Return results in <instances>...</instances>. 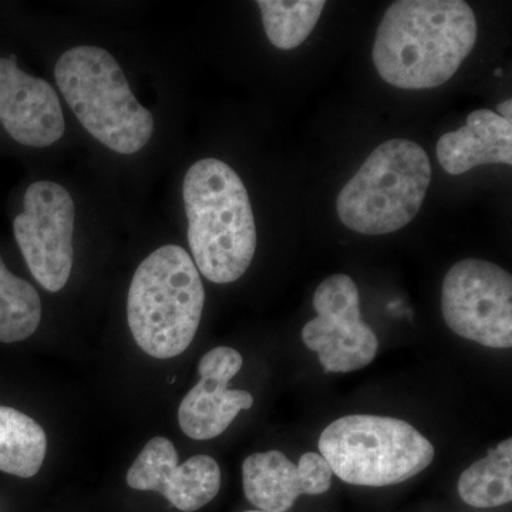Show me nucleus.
I'll list each match as a JSON object with an SVG mask.
<instances>
[{
	"label": "nucleus",
	"instance_id": "17",
	"mask_svg": "<svg viewBox=\"0 0 512 512\" xmlns=\"http://www.w3.org/2000/svg\"><path fill=\"white\" fill-rule=\"evenodd\" d=\"M42 302L25 279L13 275L0 256V342L16 343L30 338L39 328Z\"/></svg>",
	"mask_w": 512,
	"mask_h": 512
},
{
	"label": "nucleus",
	"instance_id": "16",
	"mask_svg": "<svg viewBox=\"0 0 512 512\" xmlns=\"http://www.w3.org/2000/svg\"><path fill=\"white\" fill-rule=\"evenodd\" d=\"M458 495L474 508H497L512 501V440L505 439L461 473Z\"/></svg>",
	"mask_w": 512,
	"mask_h": 512
},
{
	"label": "nucleus",
	"instance_id": "2",
	"mask_svg": "<svg viewBox=\"0 0 512 512\" xmlns=\"http://www.w3.org/2000/svg\"><path fill=\"white\" fill-rule=\"evenodd\" d=\"M183 195L188 242L198 272L231 284L248 271L256 251L254 211L239 175L217 158L191 165Z\"/></svg>",
	"mask_w": 512,
	"mask_h": 512
},
{
	"label": "nucleus",
	"instance_id": "3",
	"mask_svg": "<svg viewBox=\"0 0 512 512\" xmlns=\"http://www.w3.org/2000/svg\"><path fill=\"white\" fill-rule=\"evenodd\" d=\"M204 303V285L191 256L178 245H164L148 255L133 276L128 328L147 355L171 359L190 348Z\"/></svg>",
	"mask_w": 512,
	"mask_h": 512
},
{
	"label": "nucleus",
	"instance_id": "10",
	"mask_svg": "<svg viewBox=\"0 0 512 512\" xmlns=\"http://www.w3.org/2000/svg\"><path fill=\"white\" fill-rule=\"evenodd\" d=\"M127 484L133 490L163 494L177 510L194 512L220 493L221 468L204 454L178 464L174 444L165 437H154L128 470Z\"/></svg>",
	"mask_w": 512,
	"mask_h": 512
},
{
	"label": "nucleus",
	"instance_id": "6",
	"mask_svg": "<svg viewBox=\"0 0 512 512\" xmlns=\"http://www.w3.org/2000/svg\"><path fill=\"white\" fill-rule=\"evenodd\" d=\"M431 181L426 151L410 140H389L367 157L340 191L336 211L352 231L392 234L419 214Z\"/></svg>",
	"mask_w": 512,
	"mask_h": 512
},
{
	"label": "nucleus",
	"instance_id": "18",
	"mask_svg": "<svg viewBox=\"0 0 512 512\" xmlns=\"http://www.w3.org/2000/svg\"><path fill=\"white\" fill-rule=\"evenodd\" d=\"M269 42L281 50L301 46L318 25L325 9L323 0H258Z\"/></svg>",
	"mask_w": 512,
	"mask_h": 512
},
{
	"label": "nucleus",
	"instance_id": "21",
	"mask_svg": "<svg viewBox=\"0 0 512 512\" xmlns=\"http://www.w3.org/2000/svg\"><path fill=\"white\" fill-rule=\"evenodd\" d=\"M244 512H262V511L255 510V511H244Z\"/></svg>",
	"mask_w": 512,
	"mask_h": 512
},
{
	"label": "nucleus",
	"instance_id": "1",
	"mask_svg": "<svg viewBox=\"0 0 512 512\" xmlns=\"http://www.w3.org/2000/svg\"><path fill=\"white\" fill-rule=\"evenodd\" d=\"M476 40V15L463 0H400L377 29L373 63L394 87L434 89L457 73Z\"/></svg>",
	"mask_w": 512,
	"mask_h": 512
},
{
	"label": "nucleus",
	"instance_id": "20",
	"mask_svg": "<svg viewBox=\"0 0 512 512\" xmlns=\"http://www.w3.org/2000/svg\"><path fill=\"white\" fill-rule=\"evenodd\" d=\"M495 73H497V76H501V73H503V70L498 69L497 72H495Z\"/></svg>",
	"mask_w": 512,
	"mask_h": 512
},
{
	"label": "nucleus",
	"instance_id": "13",
	"mask_svg": "<svg viewBox=\"0 0 512 512\" xmlns=\"http://www.w3.org/2000/svg\"><path fill=\"white\" fill-rule=\"evenodd\" d=\"M332 477L325 458L313 451L298 464L278 450L251 454L242 464L245 497L262 512H288L301 495L328 493Z\"/></svg>",
	"mask_w": 512,
	"mask_h": 512
},
{
	"label": "nucleus",
	"instance_id": "14",
	"mask_svg": "<svg viewBox=\"0 0 512 512\" xmlns=\"http://www.w3.org/2000/svg\"><path fill=\"white\" fill-rule=\"evenodd\" d=\"M437 158L451 175H461L478 165L512 164V121L493 110L473 111L467 124L444 134L437 143Z\"/></svg>",
	"mask_w": 512,
	"mask_h": 512
},
{
	"label": "nucleus",
	"instance_id": "12",
	"mask_svg": "<svg viewBox=\"0 0 512 512\" xmlns=\"http://www.w3.org/2000/svg\"><path fill=\"white\" fill-rule=\"evenodd\" d=\"M0 123L22 146L45 148L66 130L56 90L10 59H0Z\"/></svg>",
	"mask_w": 512,
	"mask_h": 512
},
{
	"label": "nucleus",
	"instance_id": "7",
	"mask_svg": "<svg viewBox=\"0 0 512 512\" xmlns=\"http://www.w3.org/2000/svg\"><path fill=\"white\" fill-rule=\"evenodd\" d=\"M441 312L460 338L491 349L512 346V276L501 266L468 258L448 269Z\"/></svg>",
	"mask_w": 512,
	"mask_h": 512
},
{
	"label": "nucleus",
	"instance_id": "9",
	"mask_svg": "<svg viewBox=\"0 0 512 512\" xmlns=\"http://www.w3.org/2000/svg\"><path fill=\"white\" fill-rule=\"evenodd\" d=\"M313 309L318 316L303 326L302 340L326 372H356L375 360L379 339L363 322L359 288L350 276L326 278L313 295Z\"/></svg>",
	"mask_w": 512,
	"mask_h": 512
},
{
	"label": "nucleus",
	"instance_id": "4",
	"mask_svg": "<svg viewBox=\"0 0 512 512\" xmlns=\"http://www.w3.org/2000/svg\"><path fill=\"white\" fill-rule=\"evenodd\" d=\"M55 77L77 120L99 143L124 156L147 146L154 133L153 114L141 106L107 50H67L56 63Z\"/></svg>",
	"mask_w": 512,
	"mask_h": 512
},
{
	"label": "nucleus",
	"instance_id": "15",
	"mask_svg": "<svg viewBox=\"0 0 512 512\" xmlns=\"http://www.w3.org/2000/svg\"><path fill=\"white\" fill-rule=\"evenodd\" d=\"M47 437L37 421L12 407L0 406V471L20 478L39 473Z\"/></svg>",
	"mask_w": 512,
	"mask_h": 512
},
{
	"label": "nucleus",
	"instance_id": "11",
	"mask_svg": "<svg viewBox=\"0 0 512 512\" xmlns=\"http://www.w3.org/2000/svg\"><path fill=\"white\" fill-rule=\"evenodd\" d=\"M244 365L238 350L220 346L201 357L200 382L185 394L178 409V423L192 440L221 436L242 410L254 406V397L245 390L229 389L228 384Z\"/></svg>",
	"mask_w": 512,
	"mask_h": 512
},
{
	"label": "nucleus",
	"instance_id": "5",
	"mask_svg": "<svg viewBox=\"0 0 512 512\" xmlns=\"http://www.w3.org/2000/svg\"><path fill=\"white\" fill-rule=\"evenodd\" d=\"M320 456L333 476L362 487H387L416 477L433 463L436 450L407 421L352 414L322 431Z\"/></svg>",
	"mask_w": 512,
	"mask_h": 512
},
{
	"label": "nucleus",
	"instance_id": "19",
	"mask_svg": "<svg viewBox=\"0 0 512 512\" xmlns=\"http://www.w3.org/2000/svg\"><path fill=\"white\" fill-rule=\"evenodd\" d=\"M497 111L498 116L503 117L505 120L512 121V100L508 99L498 104Z\"/></svg>",
	"mask_w": 512,
	"mask_h": 512
},
{
	"label": "nucleus",
	"instance_id": "8",
	"mask_svg": "<svg viewBox=\"0 0 512 512\" xmlns=\"http://www.w3.org/2000/svg\"><path fill=\"white\" fill-rule=\"evenodd\" d=\"M74 202L63 185L37 181L13 222L16 242L33 278L49 292L62 291L73 266Z\"/></svg>",
	"mask_w": 512,
	"mask_h": 512
}]
</instances>
